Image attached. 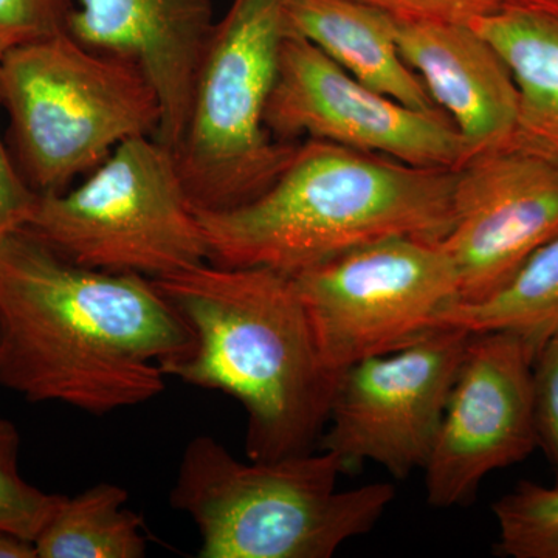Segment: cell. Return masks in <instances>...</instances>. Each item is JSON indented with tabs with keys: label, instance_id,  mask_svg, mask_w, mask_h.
Here are the masks:
<instances>
[{
	"label": "cell",
	"instance_id": "7402d4cb",
	"mask_svg": "<svg viewBox=\"0 0 558 558\" xmlns=\"http://www.w3.org/2000/svg\"><path fill=\"white\" fill-rule=\"evenodd\" d=\"M75 0H0V58L68 27Z\"/></svg>",
	"mask_w": 558,
	"mask_h": 558
},
{
	"label": "cell",
	"instance_id": "603a6c76",
	"mask_svg": "<svg viewBox=\"0 0 558 558\" xmlns=\"http://www.w3.org/2000/svg\"><path fill=\"white\" fill-rule=\"evenodd\" d=\"M400 21L473 22L494 14L509 0H362Z\"/></svg>",
	"mask_w": 558,
	"mask_h": 558
},
{
	"label": "cell",
	"instance_id": "44dd1931",
	"mask_svg": "<svg viewBox=\"0 0 558 558\" xmlns=\"http://www.w3.org/2000/svg\"><path fill=\"white\" fill-rule=\"evenodd\" d=\"M532 402L537 449L545 454L554 473V484H558V332L535 354Z\"/></svg>",
	"mask_w": 558,
	"mask_h": 558
},
{
	"label": "cell",
	"instance_id": "8992f818",
	"mask_svg": "<svg viewBox=\"0 0 558 558\" xmlns=\"http://www.w3.org/2000/svg\"><path fill=\"white\" fill-rule=\"evenodd\" d=\"M286 35V0H231L216 22L174 150L194 211L247 204L295 154L299 143L275 137L266 124Z\"/></svg>",
	"mask_w": 558,
	"mask_h": 558
},
{
	"label": "cell",
	"instance_id": "ffe728a7",
	"mask_svg": "<svg viewBox=\"0 0 558 558\" xmlns=\"http://www.w3.org/2000/svg\"><path fill=\"white\" fill-rule=\"evenodd\" d=\"M20 446L17 428L0 416V531L35 542L62 495L47 494L22 478Z\"/></svg>",
	"mask_w": 558,
	"mask_h": 558
},
{
	"label": "cell",
	"instance_id": "30bf717a",
	"mask_svg": "<svg viewBox=\"0 0 558 558\" xmlns=\"http://www.w3.org/2000/svg\"><path fill=\"white\" fill-rule=\"evenodd\" d=\"M266 124L284 142L319 140L413 167L458 170L472 156L446 113L422 112L371 89L289 32Z\"/></svg>",
	"mask_w": 558,
	"mask_h": 558
},
{
	"label": "cell",
	"instance_id": "8fae6325",
	"mask_svg": "<svg viewBox=\"0 0 558 558\" xmlns=\"http://www.w3.org/2000/svg\"><path fill=\"white\" fill-rule=\"evenodd\" d=\"M534 349L513 332L470 333L425 465L429 506L472 501L483 481L537 450Z\"/></svg>",
	"mask_w": 558,
	"mask_h": 558
},
{
	"label": "cell",
	"instance_id": "d6986e66",
	"mask_svg": "<svg viewBox=\"0 0 558 558\" xmlns=\"http://www.w3.org/2000/svg\"><path fill=\"white\" fill-rule=\"evenodd\" d=\"M497 550L510 558H558V484L521 481L494 502Z\"/></svg>",
	"mask_w": 558,
	"mask_h": 558
},
{
	"label": "cell",
	"instance_id": "9c48e42d",
	"mask_svg": "<svg viewBox=\"0 0 558 558\" xmlns=\"http://www.w3.org/2000/svg\"><path fill=\"white\" fill-rule=\"evenodd\" d=\"M469 336L439 326L409 347L344 369L318 449L336 454L344 472L374 462L407 480L424 470Z\"/></svg>",
	"mask_w": 558,
	"mask_h": 558
},
{
	"label": "cell",
	"instance_id": "5b68a950",
	"mask_svg": "<svg viewBox=\"0 0 558 558\" xmlns=\"http://www.w3.org/2000/svg\"><path fill=\"white\" fill-rule=\"evenodd\" d=\"M0 109L11 159L36 194L69 190L128 140L156 137V92L131 62L86 49L68 32L0 58Z\"/></svg>",
	"mask_w": 558,
	"mask_h": 558
},
{
	"label": "cell",
	"instance_id": "52a82bcc",
	"mask_svg": "<svg viewBox=\"0 0 558 558\" xmlns=\"http://www.w3.org/2000/svg\"><path fill=\"white\" fill-rule=\"evenodd\" d=\"M70 263L156 279L207 263L199 219L172 149L121 143L78 185L38 196L27 226Z\"/></svg>",
	"mask_w": 558,
	"mask_h": 558
},
{
	"label": "cell",
	"instance_id": "7c38bea8",
	"mask_svg": "<svg viewBox=\"0 0 558 558\" xmlns=\"http://www.w3.org/2000/svg\"><path fill=\"white\" fill-rule=\"evenodd\" d=\"M558 234V160L519 142L472 154L454 170L451 223L440 245L459 301L494 295Z\"/></svg>",
	"mask_w": 558,
	"mask_h": 558
},
{
	"label": "cell",
	"instance_id": "d4e9b609",
	"mask_svg": "<svg viewBox=\"0 0 558 558\" xmlns=\"http://www.w3.org/2000/svg\"><path fill=\"white\" fill-rule=\"evenodd\" d=\"M0 558H38L35 543L0 531Z\"/></svg>",
	"mask_w": 558,
	"mask_h": 558
},
{
	"label": "cell",
	"instance_id": "277c9868",
	"mask_svg": "<svg viewBox=\"0 0 558 558\" xmlns=\"http://www.w3.org/2000/svg\"><path fill=\"white\" fill-rule=\"evenodd\" d=\"M343 473L329 451L242 462L197 436L170 502L199 529V558H329L374 529L396 498L388 483L340 490Z\"/></svg>",
	"mask_w": 558,
	"mask_h": 558
},
{
	"label": "cell",
	"instance_id": "3957f363",
	"mask_svg": "<svg viewBox=\"0 0 558 558\" xmlns=\"http://www.w3.org/2000/svg\"><path fill=\"white\" fill-rule=\"evenodd\" d=\"M453 186L454 170L307 138L258 197L196 216L208 263L296 275L388 238L442 240Z\"/></svg>",
	"mask_w": 558,
	"mask_h": 558
},
{
	"label": "cell",
	"instance_id": "4fadbf2b",
	"mask_svg": "<svg viewBox=\"0 0 558 558\" xmlns=\"http://www.w3.org/2000/svg\"><path fill=\"white\" fill-rule=\"evenodd\" d=\"M215 25L211 0H75L65 32L145 75L160 106L154 138L174 153Z\"/></svg>",
	"mask_w": 558,
	"mask_h": 558
},
{
	"label": "cell",
	"instance_id": "5bb4252c",
	"mask_svg": "<svg viewBox=\"0 0 558 558\" xmlns=\"http://www.w3.org/2000/svg\"><path fill=\"white\" fill-rule=\"evenodd\" d=\"M403 60L472 154L515 142L519 90L498 50L475 27L396 20Z\"/></svg>",
	"mask_w": 558,
	"mask_h": 558
},
{
	"label": "cell",
	"instance_id": "7a4b0ae2",
	"mask_svg": "<svg viewBox=\"0 0 558 558\" xmlns=\"http://www.w3.org/2000/svg\"><path fill=\"white\" fill-rule=\"evenodd\" d=\"M153 281L193 333L185 354L161 363L167 379L238 400L252 461L314 450L337 377L323 363L292 275L207 260Z\"/></svg>",
	"mask_w": 558,
	"mask_h": 558
},
{
	"label": "cell",
	"instance_id": "ba28073f",
	"mask_svg": "<svg viewBox=\"0 0 558 558\" xmlns=\"http://www.w3.org/2000/svg\"><path fill=\"white\" fill-rule=\"evenodd\" d=\"M292 277L323 363L336 377L422 339L459 301L453 260L439 241L424 238L373 242Z\"/></svg>",
	"mask_w": 558,
	"mask_h": 558
},
{
	"label": "cell",
	"instance_id": "e0dca14e",
	"mask_svg": "<svg viewBox=\"0 0 558 558\" xmlns=\"http://www.w3.org/2000/svg\"><path fill=\"white\" fill-rule=\"evenodd\" d=\"M128 492L101 483L62 497L35 538L38 558H142L143 519L126 506Z\"/></svg>",
	"mask_w": 558,
	"mask_h": 558
},
{
	"label": "cell",
	"instance_id": "ac0fdd59",
	"mask_svg": "<svg viewBox=\"0 0 558 558\" xmlns=\"http://www.w3.org/2000/svg\"><path fill=\"white\" fill-rule=\"evenodd\" d=\"M438 326L470 333L513 332L537 354L558 332V234L538 248L505 288L475 303L457 301L442 312Z\"/></svg>",
	"mask_w": 558,
	"mask_h": 558
},
{
	"label": "cell",
	"instance_id": "6da1fadb",
	"mask_svg": "<svg viewBox=\"0 0 558 558\" xmlns=\"http://www.w3.org/2000/svg\"><path fill=\"white\" fill-rule=\"evenodd\" d=\"M193 333L153 279L78 266L21 229L0 244V385L105 416L167 389Z\"/></svg>",
	"mask_w": 558,
	"mask_h": 558
},
{
	"label": "cell",
	"instance_id": "cb8c5ba5",
	"mask_svg": "<svg viewBox=\"0 0 558 558\" xmlns=\"http://www.w3.org/2000/svg\"><path fill=\"white\" fill-rule=\"evenodd\" d=\"M38 196L22 179L0 134V244L27 226Z\"/></svg>",
	"mask_w": 558,
	"mask_h": 558
},
{
	"label": "cell",
	"instance_id": "9a60e30c",
	"mask_svg": "<svg viewBox=\"0 0 558 558\" xmlns=\"http://www.w3.org/2000/svg\"><path fill=\"white\" fill-rule=\"evenodd\" d=\"M286 20L289 33L371 89L422 112H442L400 54L391 14L362 0H286Z\"/></svg>",
	"mask_w": 558,
	"mask_h": 558
},
{
	"label": "cell",
	"instance_id": "2e32d148",
	"mask_svg": "<svg viewBox=\"0 0 558 558\" xmlns=\"http://www.w3.org/2000/svg\"><path fill=\"white\" fill-rule=\"evenodd\" d=\"M519 90L517 142L558 160V0H509L473 22Z\"/></svg>",
	"mask_w": 558,
	"mask_h": 558
}]
</instances>
